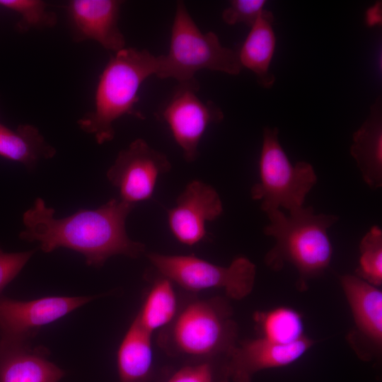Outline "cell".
Wrapping results in <instances>:
<instances>
[{"instance_id": "6da1fadb", "label": "cell", "mask_w": 382, "mask_h": 382, "mask_svg": "<svg viewBox=\"0 0 382 382\" xmlns=\"http://www.w3.org/2000/svg\"><path fill=\"white\" fill-rule=\"evenodd\" d=\"M135 205L120 198L110 199L95 209H79L74 214L56 218L54 209L38 197L23 216L25 226L21 240L37 242L45 253L59 248L82 254L89 266L100 267L117 255L137 258L145 245L130 239L125 221Z\"/></svg>"}, {"instance_id": "7a4b0ae2", "label": "cell", "mask_w": 382, "mask_h": 382, "mask_svg": "<svg viewBox=\"0 0 382 382\" xmlns=\"http://www.w3.org/2000/svg\"><path fill=\"white\" fill-rule=\"evenodd\" d=\"M265 213L269 224L264 233L275 241L265 263L274 270H280L285 262L293 265L299 272V287L306 288L307 280L321 274L330 264L332 248L328 230L339 217L316 214L312 207H302L289 215L279 209Z\"/></svg>"}, {"instance_id": "3957f363", "label": "cell", "mask_w": 382, "mask_h": 382, "mask_svg": "<svg viewBox=\"0 0 382 382\" xmlns=\"http://www.w3.org/2000/svg\"><path fill=\"white\" fill-rule=\"evenodd\" d=\"M158 66V56L145 49L125 47L115 52L100 76L94 110L77 121L79 128L103 144L113 139V124L120 117L129 115L144 119L134 107L140 87L149 76H156Z\"/></svg>"}, {"instance_id": "277c9868", "label": "cell", "mask_w": 382, "mask_h": 382, "mask_svg": "<svg viewBox=\"0 0 382 382\" xmlns=\"http://www.w3.org/2000/svg\"><path fill=\"white\" fill-rule=\"evenodd\" d=\"M224 300H194L162 330L159 345L169 354L208 359L236 345L237 327Z\"/></svg>"}, {"instance_id": "5b68a950", "label": "cell", "mask_w": 382, "mask_h": 382, "mask_svg": "<svg viewBox=\"0 0 382 382\" xmlns=\"http://www.w3.org/2000/svg\"><path fill=\"white\" fill-rule=\"evenodd\" d=\"M158 58L156 76L178 83L197 80L195 74L202 69L238 75L243 69L238 52L224 47L214 33H203L182 1L176 4L169 50Z\"/></svg>"}, {"instance_id": "8992f818", "label": "cell", "mask_w": 382, "mask_h": 382, "mask_svg": "<svg viewBox=\"0 0 382 382\" xmlns=\"http://www.w3.org/2000/svg\"><path fill=\"white\" fill-rule=\"evenodd\" d=\"M278 134L277 127L264 128L260 181L250 189L252 199L260 202L264 212L280 207L289 212L301 208L317 182L316 173L309 163L291 164L280 145Z\"/></svg>"}, {"instance_id": "52a82bcc", "label": "cell", "mask_w": 382, "mask_h": 382, "mask_svg": "<svg viewBox=\"0 0 382 382\" xmlns=\"http://www.w3.org/2000/svg\"><path fill=\"white\" fill-rule=\"evenodd\" d=\"M146 257L159 274L187 291L222 289L228 297L240 300L254 287L255 265L244 257L236 258L228 267L192 255L149 253Z\"/></svg>"}, {"instance_id": "ba28073f", "label": "cell", "mask_w": 382, "mask_h": 382, "mask_svg": "<svg viewBox=\"0 0 382 382\" xmlns=\"http://www.w3.org/2000/svg\"><path fill=\"white\" fill-rule=\"evenodd\" d=\"M198 90L197 80L179 83L156 114L168 127L188 163L198 158L199 144L208 127L221 122L224 117L213 102H204L199 98Z\"/></svg>"}, {"instance_id": "9c48e42d", "label": "cell", "mask_w": 382, "mask_h": 382, "mask_svg": "<svg viewBox=\"0 0 382 382\" xmlns=\"http://www.w3.org/2000/svg\"><path fill=\"white\" fill-rule=\"evenodd\" d=\"M171 168L166 154L139 138L118 153L106 177L118 189L120 199L135 205L151 198L158 178Z\"/></svg>"}, {"instance_id": "30bf717a", "label": "cell", "mask_w": 382, "mask_h": 382, "mask_svg": "<svg viewBox=\"0 0 382 382\" xmlns=\"http://www.w3.org/2000/svg\"><path fill=\"white\" fill-rule=\"evenodd\" d=\"M96 296H47L30 301L0 297L1 339L27 342L42 327L65 316Z\"/></svg>"}, {"instance_id": "8fae6325", "label": "cell", "mask_w": 382, "mask_h": 382, "mask_svg": "<svg viewBox=\"0 0 382 382\" xmlns=\"http://www.w3.org/2000/svg\"><path fill=\"white\" fill-rule=\"evenodd\" d=\"M223 212L217 191L198 180L190 182L168 211V223L174 237L181 243L193 245L207 236V222L217 219Z\"/></svg>"}, {"instance_id": "7c38bea8", "label": "cell", "mask_w": 382, "mask_h": 382, "mask_svg": "<svg viewBox=\"0 0 382 382\" xmlns=\"http://www.w3.org/2000/svg\"><path fill=\"white\" fill-rule=\"evenodd\" d=\"M313 345V341L306 335L286 345L276 343L263 337L236 345L226 357V378H231L233 382H250L257 371L290 364Z\"/></svg>"}, {"instance_id": "4fadbf2b", "label": "cell", "mask_w": 382, "mask_h": 382, "mask_svg": "<svg viewBox=\"0 0 382 382\" xmlns=\"http://www.w3.org/2000/svg\"><path fill=\"white\" fill-rule=\"evenodd\" d=\"M122 4L117 0L70 1L67 11L74 40H94L115 53L125 48V36L118 25Z\"/></svg>"}, {"instance_id": "5bb4252c", "label": "cell", "mask_w": 382, "mask_h": 382, "mask_svg": "<svg viewBox=\"0 0 382 382\" xmlns=\"http://www.w3.org/2000/svg\"><path fill=\"white\" fill-rule=\"evenodd\" d=\"M43 347L0 338V382H59L64 371Z\"/></svg>"}, {"instance_id": "9a60e30c", "label": "cell", "mask_w": 382, "mask_h": 382, "mask_svg": "<svg viewBox=\"0 0 382 382\" xmlns=\"http://www.w3.org/2000/svg\"><path fill=\"white\" fill-rule=\"evenodd\" d=\"M350 154L365 183L371 189L382 186V103L378 98L369 117L354 133Z\"/></svg>"}, {"instance_id": "2e32d148", "label": "cell", "mask_w": 382, "mask_h": 382, "mask_svg": "<svg viewBox=\"0 0 382 382\" xmlns=\"http://www.w3.org/2000/svg\"><path fill=\"white\" fill-rule=\"evenodd\" d=\"M340 284L350 306L357 328L375 345L382 342V292L358 276L340 277Z\"/></svg>"}, {"instance_id": "e0dca14e", "label": "cell", "mask_w": 382, "mask_h": 382, "mask_svg": "<svg viewBox=\"0 0 382 382\" xmlns=\"http://www.w3.org/2000/svg\"><path fill=\"white\" fill-rule=\"evenodd\" d=\"M273 21L272 13L264 9L238 52L242 67L252 71L257 83L266 88L272 87L275 80L269 71L276 44Z\"/></svg>"}, {"instance_id": "ac0fdd59", "label": "cell", "mask_w": 382, "mask_h": 382, "mask_svg": "<svg viewBox=\"0 0 382 382\" xmlns=\"http://www.w3.org/2000/svg\"><path fill=\"white\" fill-rule=\"evenodd\" d=\"M151 335L134 319L117 350V382L148 381L153 364Z\"/></svg>"}, {"instance_id": "d6986e66", "label": "cell", "mask_w": 382, "mask_h": 382, "mask_svg": "<svg viewBox=\"0 0 382 382\" xmlns=\"http://www.w3.org/2000/svg\"><path fill=\"white\" fill-rule=\"evenodd\" d=\"M56 152L36 127L25 124L12 129L0 123L1 157L31 170L40 161L53 158Z\"/></svg>"}, {"instance_id": "ffe728a7", "label": "cell", "mask_w": 382, "mask_h": 382, "mask_svg": "<svg viewBox=\"0 0 382 382\" xmlns=\"http://www.w3.org/2000/svg\"><path fill=\"white\" fill-rule=\"evenodd\" d=\"M173 284L160 274L135 317L140 325L151 334L168 326L178 312Z\"/></svg>"}, {"instance_id": "44dd1931", "label": "cell", "mask_w": 382, "mask_h": 382, "mask_svg": "<svg viewBox=\"0 0 382 382\" xmlns=\"http://www.w3.org/2000/svg\"><path fill=\"white\" fill-rule=\"evenodd\" d=\"M263 337L279 344H291L305 336L299 313L289 308H278L266 313H258Z\"/></svg>"}, {"instance_id": "7402d4cb", "label": "cell", "mask_w": 382, "mask_h": 382, "mask_svg": "<svg viewBox=\"0 0 382 382\" xmlns=\"http://www.w3.org/2000/svg\"><path fill=\"white\" fill-rule=\"evenodd\" d=\"M0 7L11 10L20 16L16 25L17 30L25 33L32 29L43 30L56 25L57 16L47 8L40 0H0Z\"/></svg>"}, {"instance_id": "603a6c76", "label": "cell", "mask_w": 382, "mask_h": 382, "mask_svg": "<svg viewBox=\"0 0 382 382\" xmlns=\"http://www.w3.org/2000/svg\"><path fill=\"white\" fill-rule=\"evenodd\" d=\"M359 277L378 286L382 282V231L373 226L362 238L360 245Z\"/></svg>"}, {"instance_id": "cb8c5ba5", "label": "cell", "mask_w": 382, "mask_h": 382, "mask_svg": "<svg viewBox=\"0 0 382 382\" xmlns=\"http://www.w3.org/2000/svg\"><path fill=\"white\" fill-rule=\"evenodd\" d=\"M265 0H233L222 12V19L228 25L244 23L250 28L264 10Z\"/></svg>"}, {"instance_id": "d4e9b609", "label": "cell", "mask_w": 382, "mask_h": 382, "mask_svg": "<svg viewBox=\"0 0 382 382\" xmlns=\"http://www.w3.org/2000/svg\"><path fill=\"white\" fill-rule=\"evenodd\" d=\"M35 250L6 253L0 248V294L19 274Z\"/></svg>"}, {"instance_id": "484cf974", "label": "cell", "mask_w": 382, "mask_h": 382, "mask_svg": "<svg viewBox=\"0 0 382 382\" xmlns=\"http://www.w3.org/2000/svg\"><path fill=\"white\" fill-rule=\"evenodd\" d=\"M214 368L208 361L183 366L167 382H214Z\"/></svg>"}, {"instance_id": "4316f807", "label": "cell", "mask_w": 382, "mask_h": 382, "mask_svg": "<svg viewBox=\"0 0 382 382\" xmlns=\"http://www.w3.org/2000/svg\"><path fill=\"white\" fill-rule=\"evenodd\" d=\"M381 4L377 3L375 6L367 10L366 21L368 25L373 26L381 21Z\"/></svg>"}]
</instances>
